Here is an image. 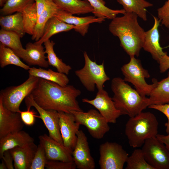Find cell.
<instances>
[{
    "instance_id": "39",
    "label": "cell",
    "mask_w": 169,
    "mask_h": 169,
    "mask_svg": "<svg viewBox=\"0 0 169 169\" xmlns=\"http://www.w3.org/2000/svg\"><path fill=\"white\" fill-rule=\"evenodd\" d=\"M21 119L24 125L28 126L33 125L35 121V117H37L35 112L30 108H27L26 111L20 112Z\"/></svg>"
},
{
    "instance_id": "45",
    "label": "cell",
    "mask_w": 169,
    "mask_h": 169,
    "mask_svg": "<svg viewBox=\"0 0 169 169\" xmlns=\"http://www.w3.org/2000/svg\"><path fill=\"white\" fill-rule=\"evenodd\" d=\"M8 0H0V6L2 7Z\"/></svg>"
},
{
    "instance_id": "22",
    "label": "cell",
    "mask_w": 169,
    "mask_h": 169,
    "mask_svg": "<svg viewBox=\"0 0 169 169\" xmlns=\"http://www.w3.org/2000/svg\"><path fill=\"white\" fill-rule=\"evenodd\" d=\"M76 28L74 25L66 23L54 16L49 19L45 24L41 38L35 43L42 44L55 34Z\"/></svg>"
},
{
    "instance_id": "12",
    "label": "cell",
    "mask_w": 169,
    "mask_h": 169,
    "mask_svg": "<svg viewBox=\"0 0 169 169\" xmlns=\"http://www.w3.org/2000/svg\"><path fill=\"white\" fill-rule=\"evenodd\" d=\"M82 101L94 106L109 123H116L117 119L121 115L116 108L112 98L104 88L98 90L94 99L84 98Z\"/></svg>"
},
{
    "instance_id": "4",
    "label": "cell",
    "mask_w": 169,
    "mask_h": 169,
    "mask_svg": "<svg viewBox=\"0 0 169 169\" xmlns=\"http://www.w3.org/2000/svg\"><path fill=\"white\" fill-rule=\"evenodd\" d=\"M159 123L155 115L150 112L142 111L130 117L126 122L125 133L129 145L134 148L142 146L145 141L156 137Z\"/></svg>"
},
{
    "instance_id": "36",
    "label": "cell",
    "mask_w": 169,
    "mask_h": 169,
    "mask_svg": "<svg viewBox=\"0 0 169 169\" xmlns=\"http://www.w3.org/2000/svg\"><path fill=\"white\" fill-rule=\"evenodd\" d=\"M47 160L44 149L39 144L30 169H44Z\"/></svg>"
},
{
    "instance_id": "40",
    "label": "cell",
    "mask_w": 169,
    "mask_h": 169,
    "mask_svg": "<svg viewBox=\"0 0 169 169\" xmlns=\"http://www.w3.org/2000/svg\"><path fill=\"white\" fill-rule=\"evenodd\" d=\"M148 108L158 110L163 114L167 118V122L165 124L166 131L167 134L169 133V104H152Z\"/></svg>"
},
{
    "instance_id": "35",
    "label": "cell",
    "mask_w": 169,
    "mask_h": 169,
    "mask_svg": "<svg viewBox=\"0 0 169 169\" xmlns=\"http://www.w3.org/2000/svg\"><path fill=\"white\" fill-rule=\"evenodd\" d=\"M34 2V0H8L0 9V14L5 16L20 12L28 4Z\"/></svg>"
},
{
    "instance_id": "44",
    "label": "cell",
    "mask_w": 169,
    "mask_h": 169,
    "mask_svg": "<svg viewBox=\"0 0 169 169\" xmlns=\"http://www.w3.org/2000/svg\"><path fill=\"white\" fill-rule=\"evenodd\" d=\"M2 162L0 164V169H7V166L3 161L1 159Z\"/></svg>"
},
{
    "instance_id": "38",
    "label": "cell",
    "mask_w": 169,
    "mask_h": 169,
    "mask_svg": "<svg viewBox=\"0 0 169 169\" xmlns=\"http://www.w3.org/2000/svg\"><path fill=\"white\" fill-rule=\"evenodd\" d=\"M47 169H75L74 162H66L60 161L47 160L45 165Z\"/></svg>"
},
{
    "instance_id": "32",
    "label": "cell",
    "mask_w": 169,
    "mask_h": 169,
    "mask_svg": "<svg viewBox=\"0 0 169 169\" xmlns=\"http://www.w3.org/2000/svg\"><path fill=\"white\" fill-rule=\"evenodd\" d=\"M94 8L93 13L95 17L113 19L119 14H124L125 11L123 9L113 10L105 6L104 0H87Z\"/></svg>"
},
{
    "instance_id": "27",
    "label": "cell",
    "mask_w": 169,
    "mask_h": 169,
    "mask_svg": "<svg viewBox=\"0 0 169 169\" xmlns=\"http://www.w3.org/2000/svg\"><path fill=\"white\" fill-rule=\"evenodd\" d=\"M0 25L3 30L14 32L23 37L26 33L23 25L22 13L21 12L10 15L1 16Z\"/></svg>"
},
{
    "instance_id": "20",
    "label": "cell",
    "mask_w": 169,
    "mask_h": 169,
    "mask_svg": "<svg viewBox=\"0 0 169 169\" xmlns=\"http://www.w3.org/2000/svg\"><path fill=\"white\" fill-rule=\"evenodd\" d=\"M37 147L33 142L25 146H17L10 150L14 169H30Z\"/></svg>"
},
{
    "instance_id": "15",
    "label": "cell",
    "mask_w": 169,
    "mask_h": 169,
    "mask_svg": "<svg viewBox=\"0 0 169 169\" xmlns=\"http://www.w3.org/2000/svg\"><path fill=\"white\" fill-rule=\"evenodd\" d=\"M38 139L47 160L74 162L72 153L63 144L46 134L39 136Z\"/></svg>"
},
{
    "instance_id": "6",
    "label": "cell",
    "mask_w": 169,
    "mask_h": 169,
    "mask_svg": "<svg viewBox=\"0 0 169 169\" xmlns=\"http://www.w3.org/2000/svg\"><path fill=\"white\" fill-rule=\"evenodd\" d=\"M83 55L84 65L82 69L75 71L76 75L89 91H94L95 86L98 90L103 89L104 83L110 79L105 71L104 63L98 64L91 60L85 51Z\"/></svg>"
},
{
    "instance_id": "16",
    "label": "cell",
    "mask_w": 169,
    "mask_h": 169,
    "mask_svg": "<svg viewBox=\"0 0 169 169\" xmlns=\"http://www.w3.org/2000/svg\"><path fill=\"white\" fill-rule=\"evenodd\" d=\"M24 125L20 113L7 109L0 98V139L8 134L22 130Z\"/></svg>"
},
{
    "instance_id": "7",
    "label": "cell",
    "mask_w": 169,
    "mask_h": 169,
    "mask_svg": "<svg viewBox=\"0 0 169 169\" xmlns=\"http://www.w3.org/2000/svg\"><path fill=\"white\" fill-rule=\"evenodd\" d=\"M39 79V78L29 75L28 79L20 85L2 90L0 98L3 106L12 111L20 113L21 103L35 88Z\"/></svg>"
},
{
    "instance_id": "41",
    "label": "cell",
    "mask_w": 169,
    "mask_h": 169,
    "mask_svg": "<svg viewBox=\"0 0 169 169\" xmlns=\"http://www.w3.org/2000/svg\"><path fill=\"white\" fill-rule=\"evenodd\" d=\"M0 158L3 161L7 166V169H14V164L13 163V158L9 150L4 151Z\"/></svg>"
},
{
    "instance_id": "11",
    "label": "cell",
    "mask_w": 169,
    "mask_h": 169,
    "mask_svg": "<svg viewBox=\"0 0 169 169\" xmlns=\"http://www.w3.org/2000/svg\"><path fill=\"white\" fill-rule=\"evenodd\" d=\"M27 108L33 107L38 112L39 116L47 129L49 136L60 143L63 144L60 132L59 112L52 110L44 109L39 106L34 100L30 94L24 99Z\"/></svg>"
},
{
    "instance_id": "42",
    "label": "cell",
    "mask_w": 169,
    "mask_h": 169,
    "mask_svg": "<svg viewBox=\"0 0 169 169\" xmlns=\"http://www.w3.org/2000/svg\"><path fill=\"white\" fill-rule=\"evenodd\" d=\"M158 63L160 73H164L169 69V56L166 54L162 56Z\"/></svg>"
},
{
    "instance_id": "3",
    "label": "cell",
    "mask_w": 169,
    "mask_h": 169,
    "mask_svg": "<svg viewBox=\"0 0 169 169\" xmlns=\"http://www.w3.org/2000/svg\"><path fill=\"white\" fill-rule=\"evenodd\" d=\"M111 87L112 100L121 115L134 117L149 105L148 97L141 95L120 77L112 79Z\"/></svg>"
},
{
    "instance_id": "31",
    "label": "cell",
    "mask_w": 169,
    "mask_h": 169,
    "mask_svg": "<svg viewBox=\"0 0 169 169\" xmlns=\"http://www.w3.org/2000/svg\"><path fill=\"white\" fill-rule=\"evenodd\" d=\"M21 12L22 15L23 27L26 33L32 35L38 20L36 3H31Z\"/></svg>"
},
{
    "instance_id": "8",
    "label": "cell",
    "mask_w": 169,
    "mask_h": 169,
    "mask_svg": "<svg viewBox=\"0 0 169 169\" xmlns=\"http://www.w3.org/2000/svg\"><path fill=\"white\" fill-rule=\"evenodd\" d=\"M70 113L75 121L80 125L84 126L94 138L101 139L110 131L109 123L98 110L91 109L86 112L72 111Z\"/></svg>"
},
{
    "instance_id": "43",
    "label": "cell",
    "mask_w": 169,
    "mask_h": 169,
    "mask_svg": "<svg viewBox=\"0 0 169 169\" xmlns=\"http://www.w3.org/2000/svg\"><path fill=\"white\" fill-rule=\"evenodd\" d=\"M156 137L165 145L169 151V133L167 135L158 134Z\"/></svg>"
},
{
    "instance_id": "5",
    "label": "cell",
    "mask_w": 169,
    "mask_h": 169,
    "mask_svg": "<svg viewBox=\"0 0 169 169\" xmlns=\"http://www.w3.org/2000/svg\"><path fill=\"white\" fill-rule=\"evenodd\" d=\"M130 58L129 62L123 65L121 68L124 80L132 84L141 95L149 96L158 81L154 79L153 80V83L147 84L146 79L150 77L148 70L143 67L139 59L135 57Z\"/></svg>"
},
{
    "instance_id": "25",
    "label": "cell",
    "mask_w": 169,
    "mask_h": 169,
    "mask_svg": "<svg viewBox=\"0 0 169 169\" xmlns=\"http://www.w3.org/2000/svg\"><path fill=\"white\" fill-rule=\"evenodd\" d=\"M28 72L29 75L54 82L63 86L67 85L69 82L66 74L50 69L47 70L40 68L30 67Z\"/></svg>"
},
{
    "instance_id": "9",
    "label": "cell",
    "mask_w": 169,
    "mask_h": 169,
    "mask_svg": "<svg viewBox=\"0 0 169 169\" xmlns=\"http://www.w3.org/2000/svg\"><path fill=\"white\" fill-rule=\"evenodd\" d=\"M99 150L101 169H123L129 156L121 145L115 142L101 144Z\"/></svg>"
},
{
    "instance_id": "19",
    "label": "cell",
    "mask_w": 169,
    "mask_h": 169,
    "mask_svg": "<svg viewBox=\"0 0 169 169\" xmlns=\"http://www.w3.org/2000/svg\"><path fill=\"white\" fill-rule=\"evenodd\" d=\"M54 16L66 23L74 25L76 27L75 31L83 36L87 33L90 24L94 23H101L105 19L95 16L77 17L60 9Z\"/></svg>"
},
{
    "instance_id": "1",
    "label": "cell",
    "mask_w": 169,
    "mask_h": 169,
    "mask_svg": "<svg viewBox=\"0 0 169 169\" xmlns=\"http://www.w3.org/2000/svg\"><path fill=\"white\" fill-rule=\"evenodd\" d=\"M81 94L79 90L72 85L63 86L39 78L30 95L35 102L44 109L70 113L83 111L77 100Z\"/></svg>"
},
{
    "instance_id": "34",
    "label": "cell",
    "mask_w": 169,
    "mask_h": 169,
    "mask_svg": "<svg viewBox=\"0 0 169 169\" xmlns=\"http://www.w3.org/2000/svg\"><path fill=\"white\" fill-rule=\"evenodd\" d=\"M126 163L125 169H154L146 160L141 149L134 150L128 156Z\"/></svg>"
},
{
    "instance_id": "28",
    "label": "cell",
    "mask_w": 169,
    "mask_h": 169,
    "mask_svg": "<svg viewBox=\"0 0 169 169\" xmlns=\"http://www.w3.org/2000/svg\"><path fill=\"white\" fill-rule=\"evenodd\" d=\"M121 5L125 13H134L144 21L147 19L146 8L152 7L151 3L145 0H116Z\"/></svg>"
},
{
    "instance_id": "29",
    "label": "cell",
    "mask_w": 169,
    "mask_h": 169,
    "mask_svg": "<svg viewBox=\"0 0 169 169\" xmlns=\"http://www.w3.org/2000/svg\"><path fill=\"white\" fill-rule=\"evenodd\" d=\"M45 51L47 54V58L49 65L55 68L59 72L68 75L72 69L71 67L67 65L59 59L56 55L54 49V47L55 44L53 41L49 39L44 43Z\"/></svg>"
},
{
    "instance_id": "17",
    "label": "cell",
    "mask_w": 169,
    "mask_h": 169,
    "mask_svg": "<svg viewBox=\"0 0 169 169\" xmlns=\"http://www.w3.org/2000/svg\"><path fill=\"white\" fill-rule=\"evenodd\" d=\"M14 52L29 66L37 65L45 68L49 66L42 44L28 42L23 50Z\"/></svg>"
},
{
    "instance_id": "37",
    "label": "cell",
    "mask_w": 169,
    "mask_h": 169,
    "mask_svg": "<svg viewBox=\"0 0 169 169\" xmlns=\"http://www.w3.org/2000/svg\"><path fill=\"white\" fill-rule=\"evenodd\" d=\"M158 18L161 24L169 29V0L157 10Z\"/></svg>"
},
{
    "instance_id": "26",
    "label": "cell",
    "mask_w": 169,
    "mask_h": 169,
    "mask_svg": "<svg viewBox=\"0 0 169 169\" xmlns=\"http://www.w3.org/2000/svg\"><path fill=\"white\" fill-rule=\"evenodd\" d=\"M148 98L149 105L169 104V70L167 76L158 81Z\"/></svg>"
},
{
    "instance_id": "18",
    "label": "cell",
    "mask_w": 169,
    "mask_h": 169,
    "mask_svg": "<svg viewBox=\"0 0 169 169\" xmlns=\"http://www.w3.org/2000/svg\"><path fill=\"white\" fill-rule=\"evenodd\" d=\"M154 24L152 27L145 32V38L142 47L143 49L151 55L152 58L158 63L161 57L167 54L163 50L159 43L158 27L160 21L153 16Z\"/></svg>"
},
{
    "instance_id": "13",
    "label": "cell",
    "mask_w": 169,
    "mask_h": 169,
    "mask_svg": "<svg viewBox=\"0 0 169 169\" xmlns=\"http://www.w3.org/2000/svg\"><path fill=\"white\" fill-rule=\"evenodd\" d=\"M77 139L72 152L73 162L79 169H94L95 165L92 156L88 140L85 134L79 130L77 134Z\"/></svg>"
},
{
    "instance_id": "10",
    "label": "cell",
    "mask_w": 169,
    "mask_h": 169,
    "mask_svg": "<svg viewBox=\"0 0 169 169\" xmlns=\"http://www.w3.org/2000/svg\"><path fill=\"white\" fill-rule=\"evenodd\" d=\"M142 146L146 160L154 169H169V151L156 137L146 140Z\"/></svg>"
},
{
    "instance_id": "14",
    "label": "cell",
    "mask_w": 169,
    "mask_h": 169,
    "mask_svg": "<svg viewBox=\"0 0 169 169\" xmlns=\"http://www.w3.org/2000/svg\"><path fill=\"white\" fill-rule=\"evenodd\" d=\"M60 132L63 145L71 153L75 145L80 125L71 113L58 112Z\"/></svg>"
},
{
    "instance_id": "21",
    "label": "cell",
    "mask_w": 169,
    "mask_h": 169,
    "mask_svg": "<svg viewBox=\"0 0 169 169\" xmlns=\"http://www.w3.org/2000/svg\"><path fill=\"white\" fill-rule=\"evenodd\" d=\"M33 142V137L23 131L8 134L0 139V158L6 151L17 146H25Z\"/></svg>"
},
{
    "instance_id": "24",
    "label": "cell",
    "mask_w": 169,
    "mask_h": 169,
    "mask_svg": "<svg viewBox=\"0 0 169 169\" xmlns=\"http://www.w3.org/2000/svg\"><path fill=\"white\" fill-rule=\"evenodd\" d=\"M60 8L53 0H50L45 9L38 17L37 23L32 39L36 41L38 40L42 37L45 24L51 17L57 13Z\"/></svg>"
},
{
    "instance_id": "23",
    "label": "cell",
    "mask_w": 169,
    "mask_h": 169,
    "mask_svg": "<svg viewBox=\"0 0 169 169\" xmlns=\"http://www.w3.org/2000/svg\"><path fill=\"white\" fill-rule=\"evenodd\" d=\"M60 9L72 14H84L94 11V8L87 0H53Z\"/></svg>"
},
{
    "instance_id": "2",
    "label": "cell",
    "mask_w": 169,
    "mask_h": 169,
    "mask_svg": "<svg viewBox=\"0 0 169 169\" xmlns=\"http://www.w3.org/2000/svg\"><path fill=\"white\" fill-rule=\"evenodd\" d=\"M138 16L134 13H125L116 17L110 23L109 29L119 38L120 44L130 57H138L142 47L145 32L139 25Z\"/></svg>"
},
{
    "instance_id": "30",
    "label": "cell",
    "mask_w": 169,
    "mask_h": 169,
    "mask_svg": "<svg viewBox=\"0 0 169 169\" xmlns=\"http://www.w3.org/2000/svg\"><path fill=\"white\" fill-rule=\"evenodd\" d=\"M9 65H13L25 70H28L30 67L23 63L20 58L10 48L0 44V66L3 68Z\"/></svg>"
},
{
    "instance_id": "33",
    "label": "cell",
    "mask_w": 169,
    "mask_h": 169,
    "mask_svg": "<svg viewBox=\"0 0 169 169\" xmlns=\"http://www.w3.org/2000/svg\"><path fill=\"white\" fill-rule=\"evenodd\" d=\"M21 37L14 32L1 29L0 30V43L12 49L19 51L24 49L20 40Z\"/></svg>"
}]
</instances>
